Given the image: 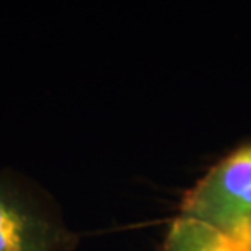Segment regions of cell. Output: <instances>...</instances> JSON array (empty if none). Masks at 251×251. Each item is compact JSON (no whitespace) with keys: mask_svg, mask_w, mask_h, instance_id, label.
<instances>
[{"mask_svg":"<svg viewBox=\"0 0 251 251\" xmlns=\"http://www.w3.org/2000/svg\"><path fill=\"white\" fill-rule=\"evenodd\" d=\"M78 237L22 179L0 175V251H70Z\"/></svg>","mask_w":251,"mask_h":251,"instance_id":"2","label":"cell"},{"mask_svg":"<svg viewBox=\"0 0 251 251\" xmlns=\"http://www.w3.org/2000/svg\"><path fill=\"white\" fill-rule=\"evenodd\" d=\"M178 215L251 243V144L219 160L184 196Z\"/></svg>","mask_w":251,"mask_h":251,"instance_id":"1","label":"cell"},{"mask_svg":"<svg viewBox=\"0 0 251 251\" xmlns=\"http://www.w3.org/2000/svg\"><path fill=\"white\" fill-rule=\"evenodd\" d=\"M162 251H251V243L222 237L204 225L176 215Z\"/></svg>","mask_w":251,"mask_h":251,"instance_id":"3","label":"cell"}]
</instances>
